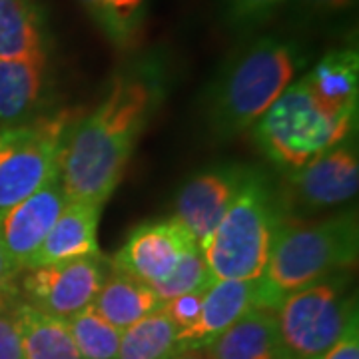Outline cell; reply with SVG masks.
I'll list each match as a JSON object with an SVG mask.
<instances>
[{
	"label": "cell",
	"mask_w": 359,
	"mask_h": 359,
	"mask_svg": "<svg viewBox=\"0 0 359 359\" xmlns=\"http://www.w3.org/2000/svg\"><path fill=\"white\" fill-rule=\"evenodd\" d=\"M321 359H359V323L351 325Z\"/></svg>",
	"instance_id": "28"
},
{
	"label": "cell",
	"mask_w": 359,
	"mask_h": 359,
	"mask_svg": "<svg viewBox=\"0 0 359 359\" xmlns=\"http://www.w3.org/2000/svg\"><path fill=\"white\" fill-rule=\"evenodd\" d=\"M102 205L90 202H68L65 212L52 226L48 236L32 257L30 268L70 262L78 257L98 256V222Z\"/></svg>",
	"instance_id": "15"
},
{
	"label": "cell",
	"mask_w": 359,
	"mask_h": 359,
	"mask_svg": "<svg viewBox=\"0 0 359 359\" xmlns=\"http://www.w3.org/2000/svg\"><path fill=\"white\" fill-rule=\"evenodd\" d=\"M256 308H262L257 280H212L205 287L198 320L178 332L180 351L205 346Z\"/></svg>",
	"instance_id": "13"
},
{
	"label": "cell",
	"mask_w": 359,
	"mask_h": 359,
	"mask_svg": "<svg viewBox=\"0 0 359 359\" xmlns=\"http://www.w3.org/2000/svg\"><path fill=\"white\" fill-rule=\"evenodd\" d=\"M304 80L327 112L358 116L359 56L355 48L327 52Z\"/></svg>",
	"instance_id": "16"
},
{
	"label": "cell",
	"mask_w": 359,
	"mask_h": 359,
	"mask_svg": "<svg viewBox=\"0 0 359 359\" xmlns=\"http://www.w3.org/2000/svg\"><path fill=\"white\" fill-rule=\"evenodd\" d=\"M358 148L349 138L294 170L290 176V194L295 204L306 210L346 204L358 196Z\"/></svg>",
	"instance_id": "10"
},
{
	"label": "cell",
	"mask_w": 359,
	"mask_h": 359,
	"mask_svg": "<svg viewBox=\"0 0 359 359\" xmlns=\"http://www.w3.org/2000/svg\"><path fill=\"white\" fill-rule=\"evenodd\" d=\"M18 332L22 359H82L68 321L42 313L22 297L18 304Z\"/></svg>",
	"instance_id": "19"
},
{
	"label": "cell",
	"mask_w": 359,
	"mask_h": 359,
	"mask_svg": "<svg viewBox=\"0 0 359 359\" xmlns=\"http://www.w3.org/2000/svg\"><path fill=\"white\" fill-rule=\"evenodd\" d=\"M90 308L120 332H124L162 308V302L150 285L110 268Z\"/></svg>",
	"instance_id": "17"
},
{
	"label": "cell",
	"mask_w": 359,
	"mask_h": 359,
	"mask_svg": "<svg viewBox=\"0 0 359 359\" xmlns=\"http://www.w3.org/2000/svg\"><path fill=\"white\" fill-rule=\"evenodd\" d=\"M68 327L82 359H118L122 332L92 308L72 316Z\"/></svg>",
	"instance_id": "22"
},
{
	"label": "cell",
	"mask_w": 359,
	"mask_h": 359,
	"mask_svg": "<svg viewBox=\"0 0 359 359\" xmlns=\"http://www.w3.org/2000/svg\"><path fill=\"white\" fill-rule=\"evenodd\" d=\"M248 174L250 170L244 166H219L196 174L182 186L174 218L192 233L200 252L218 228Z\"/></svg>",
	"instance_id": "12"
},
{
	"label": "cell",
	"mask_w": 359,
	"mask_h": 359,
	"mask_svg": "<svg viewBox=\"0 0 359 359\" xmlns=\"http://www.w3.org/2000/svg\"><path fill=\"white\" fill-rule=\"evenodd\" d=\"M297 11L306 14H334L347 8L353 0H292Z\"/></svg>",
	"instance_id": "29"
},
{
	"label": "cell",
	"mask_w": 359,
	"mask_h": 359,
	"mask_svg": "<svg viewBox=\"0 0 359 359\" xmlns=\"http://www.w3.org/2000/svg\"><path fill=\"white\" fill-rule=\"evenodd\" d=\"M262 174L250 170L240 192L202 250L212 280H257L268 262L276 226L282 219Z\"/></svg>",
	"instance_id": "4"
},
{
	"label": "cell",
	"mask_w": 359,
	"mask_h": 359,
	"mask_svg": "<svg viewBox=\"0 0 359 359\" xmlns=\"http://www.w3.org/2000/svg\"><path fill=\"white\" fill-rule=\"evenodd\" d=\"M78 118L60 110L0 132V218L60 174L65 138Z\"/></svg>",
	"instance_id": "7"
},
{
	"label": "cell",
	"mask_w": 359,
	"mask_h": 359,
	"mask_svg": "<svg viewBox=\"0 0 359 359\" xmlns=\"http://www.w3.org/2000/svg\"><path fill=\"white\" fill-rule=\"evenodd\" d=\"M198 248L192 233L176 218L146 222L132 230L128 240L110 259V268L146 285L166 280L190 250Z\"/></svg>",
	"instance_id": "9"
},
{
	"label": "cell",
	"mask_w": 359,
	"mask_h": 359,
	"mask_svg": "<svg viewBox=\"0 0 359 359\" xmlns=\"http://www.w3.org/2000/svg\"><path fill=\"white\" fill-rule=\"evenodd\" d=\"M278 334L290 359H321L359 323L355 297L339 273L297 290L276 309Z\"/></svg>",
	"instance_id": "6"
},
{
	"label": "cell",
	"mask_w": 359,
	"mask_h": 359,
	"mask_svg": "<svg viewBox=\"0 0 359 359\" xmlns=\"http://www.w3.org/2000/svg\"><path fill=\"white\" fill-rule=\"evenodd\" d=\"M20 273L14 269V266L11 264V259L6 256L4 248H2V242H0V292L2 290H13V287H18L16 285V278Z\"/></svg>",
	"instance_id": "30"
},
{
	"label": "cell",
	"mask_w": 359,
	"mask_h": 359,
	"mask_svg": "<svg viewBox=\"0 0 359 359\" xmlns=\"http://www.w3.org/2000/svg\"><path fill=\"white\" fill-rule=\"evenodd\" d=\"M174 359H210L200 349H182Z\"/></svg>",
	"instance_id": "31"
},
{
	"label": "cell",
	"mask_w": 359,
	"mask_h": 359,
	"mask_svg": "<svg viewBox=\"0 0 359 359\" xmlns=\"http://www.w3.org/2000/svg\"><path fill=\"white\" fill-rule=\"evenodd\" d=\"M358 250L355 212L318 222L282 218L257 278L262 308L276 311L283 297L355 266Z\"/></svg>",
	"instance_id": "2"
},
{
	"label": "cell",
	"mask_w": 359,
	"mask_h": 359,
	"mask_svg": "<svg viewBox=\"0 0 359 359\" xmlns=\"http://www.w3.org/2000/svg\"><path fill=\"white\" fill-rule=\"evenodd\" d=\"M160 102V72L142 66L118 74L96 110L80 114L60 154L68 202L102 205L114 194L138 138Z\"/></svg>",
	"instance_id": "1"
},
{
	"label": "cell",
	"mask_w": 359,
	"mask_h": 359,
	"mask_svg": "<svg viewBox=\"0 0 359 359\" xmlns=\"http://www.w3.org/2000/svg\"><path fill=\"white\" fill-rule=\"evenodd\" d=\"M46 70V52L0 60V122L11 128L25 124L36 106Z\"/></svg>",
	"instance_id": "18"
},
{
	"label": "cell",
	"mask_w": 359,
	"mask_h": 359,
	"mask_svg": "<svg viewBox=\"0 0 359 359\" xmlns=\"http://www.w3.org/2000/svg\"><path fill=\"white\" fill-rule=\"evenodd\" d=\"M80 2L84 4V8H86L90 14L94 13V8H96V0H80Z\"/></svg>",
	"instance_id": "32"
},
{
	"label": "cell",
	"mask_w": 359,
	"mask_h": 359,
	"mask_svg": "<svg viewBox=\"0 0 359 359\" xmlns=\"http://www.w3.org/2000/svg\"><path fill=\"white\" fill-rule=\"evenodd\" d=\"M210 282H212V278H210L204 256H202L200 248H194V250H190L186 256L180 259V264L174 268V271L168 276L166 280L156 283L152 290H154L158 299L164 306L166 302L178 297V295L202 290Z\"/></svg>",
	"instance_id": "24"
},
{
	"label": "cell",
	"mask_w": 359,
	"mask_h": 359,
	"mask_svg": "<svg viewBox=\"0 0 359 359\" xmlns=\"http://www.w3.org/2000/svg\"><path fill=\"white\" fill-rule=\"evenodd\" d=\"M200 349L210 359H290L278 334L276 311L256 308Z\"/></svg>",
	"instance_id": "14"
},
{
	"label": "cell",
	"mask_w": 359,
	"mask_h": 359,
	"mask_svg": "<svg viewBox=\"0 0 359 359\" xmlns=\"http://www.w3.org/2000/svg\"><path fill=\"white\" fill-rule=\"evenodd\" d=\"M353 126L355 116L327 112L299 78L257 120L256 138L269 160L297 170L349 138Z\"/></svg>",
	"instance_id": "5"
},
{
	"label": "cell",
	"mask_w": 359,
	"mask_h": 359,
	"mask_svg": "<svg viewBox=\"0 0 359 359\" xmlns=\"http://www.w3.org/2000/svg\"><path fill=\"white\" fill-rule=\"evenodd\" d=\"M178 353V327L160 308L122 332L118 359H174Z\"/></svg>",
	"instance_id": "21"
},
{
	"label": "cell",
	"mask_w": 359,
	"mask_h": 359,
	"mask_svg": "<svg viewBox=\"0 0 359 359\" xmlns=\"http://www.w3.org/2000/svg\"><path fill=\"white\" fill-rule=\"evenodd\" d=\"M283 0H226L228 18L236 26H254L268 18Z\"/></svg>",
	"instance_id": "26"
},
{
	"label": "cell",
	"mask_w": 359,
	"mask_h": 359,
	"mask_svg": "<svg viewBox=\"0 0 359 359\" xmlns=\"http://www.w3.org/2000/svg\"><path fill=\"white\" fill-rule=\"evenodd\" d=\"M108 271L110 262L102 254L36 266L20 271L18 294L42 313L68 321L92 306Z\"/></svg>",
	"instance_id": "8"
},
{
	"label": "cell",
	"mask_w": 359,
	"mask_h": 359,
	"mask_svg": "<svg viewBox=\"0 0 359 359\" xmlns=\"http://www.w3.org/2000/svg\"><path fill=\"white\" fill-rule=\"evenodd\" d=\"M44 54L40 14L32 0H0V60Z\"/></svg>",
	"instance_id": "20"
},
{
	"label": "cell",
	"mask_w": 359,
	"mask_h": 359,
	"mask_svg": "<svg viewBox=\"0 0 359 359\" xmlns=\"http://www.w3.org/2000/svg\"><path fill=\"white\" fill-rule=\"evenodd\" d=\"M144 0H96L92 18L100 25L108 39L128 46L138 32Z\"/></svg>",
	"instance_id": "23"
},
{
	"label": "cell",
	"mask_w": 359,
	"mask_h": 359,
	"mask_svg": "<svg viewBox=\"0 0 359 359\" xmlns=\"http://www.w3.org/2000/svg\"><path fill=\"white\" fill-rule=\"evenodd\" d=\"M208 287V285H205ZM205 287L202 290H196V292H190V294L178 295L174 299L166 302L162 309L166 311V316L170 318V321L178 327V332L190 327L194 321L198 320L200 316V309H202V299H204Z\"/></svg>",
	"instance_id": "27"
},
{
	"label": "cell",
	"mask_w": 359,
	"mask_h": 359,
	"mask_svg": "<svg viewBox=\"0 0 359 359\" xmlns=\"http://www.w3.org/2000/svg\"><path fill=\"white\" fill-rule=\"evenodd\" d=\"M18 287L0 292V359H22L18 332Z\"/></svg>",
	"instance_id": "25"
},
{
	"label": "cell",
	"mask_w": 359,
	"mask_h": 359,
	"mask_svg": "<svg viewBox=\"0 0 359 359\" xmlns=\"http://www.w3.org/2000/svg\"><path fill=\"white\" fill-rule=\"evenodd\" d=\"M304 62L299 46L278 36H262L240 46L208 90L212 130L226 138L254 126L294 82Z\"/></svg>",
	"instance_id": "3"
},
{
	"label": "cell",
	"mask_w": 359,
	"mask_h": 359,
	"mask_svg": "<svg viewBox=\"0 0 359 359\" xmlns=\"http://www.w3.org/2000/svg\"><path fill=\"white\" fill-rule=\"evenodd\" d=\"M66 204L68 198L62 182L56 176L0 218V242L18 273L30 268L32 257L65 212Z\"/></svg>",
	"instance_id": "11"
}]
</instances>
